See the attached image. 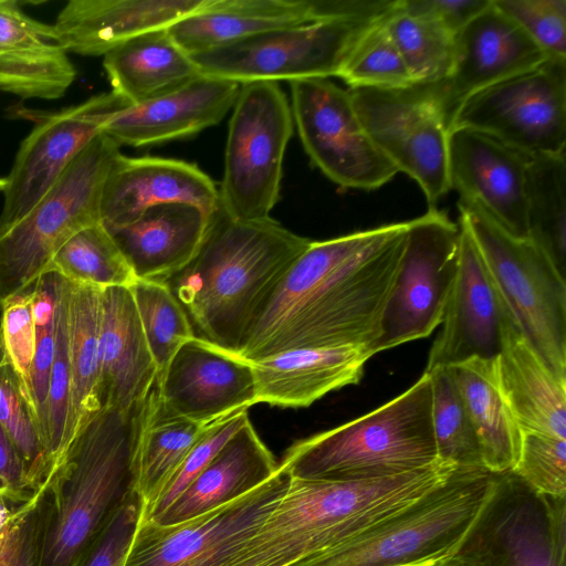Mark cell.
Returning <instances> with one entry per match:
<instances>
[{"instance_id":"obj_36","label":"cell","mask_w":566,"mask_h":566,"mask_svg":"<svg viewBox=\"0 0 566 566\" xmlns=\"http://www.w3.org/2000/svg\"><path fill=\"white\" fill-rule=\"evenodd\" d=\"M528 238L566 277V154L530 157L525 176Z\"/></svg>"},{"instance_id":"obj_15","label":"cell","mask_w":566,"mask_h":566,"mask_svg":"<svg viewBox=\"0 0 566 566\" xmlns=\"http://www.w3.org/2000/svg\"><path fill=\"white\" fill-rule=\"evenodd\" d=\"M291 109L314 166L344 189L375 190L398 172L364 128L348 90L328 78L290 83Z\"/></svg>"},{"instance_id":"obj_17","label":"cell","mask_w":566,"mask_h":566,"mask_svg":"<svg viewBox=\"0 0 566 566\" xmlns=\"http://www.w3.org/2000/svg\"><path fill=\"white\" fill-rule=\"evenodd\" d=\"M129 105L111 91L42 116L21 143L7 177L0 234L25 217L106 123Z\"/></svg>"},{"instance_id":"obj_5","label":"cell","mask_w":566,"mask_h":566,"mask_svg":"<svg viewBox=\"0 0 566 566\" xmlns=\"http://www.w3.org/2000/svg\"><path fill=\"white\" fill-rule=\"evenodd\" d=\"M428 373L406 391L349 422L294 442L280 465L293 479L366 481L438 460Z\"/></svg>"},{"instance_id":"obj_52","label":"cell","mask_w":566,"mask_h":566,"mask_svg":"<svg viewBox=\"0 0 566 566\" xmlns=\"http://www.w3.org/2000/svg\"><path fill=\"white\" fill-rule=\"evenodd\" d=\"M492 0H405L412 9L434 15L457 34Z\"/></svg>"},{"instance_id":"obj_54","label":"cell","mask_w":566,"mask_h":566,"mask_svg":"<svg viewBox=\"0 0 566 566\" xmlns=\"http://www.w3.org/2000/svg\"><path fill=\"white\" fill-rule=\"evenodd\" d=\"M436 566H473V565H471L467 560L453 555V556L440 562Z\"/></svg>"},{"instance_id":"obj_11","label":"cell","mask_w":566,"mask_h":566,"mask_svg":"<svg viewBox=\"0 0 566 566\" xmlns=\"http://www.w3.org/2000/svg\"><path fill=\"white\" fill-rule=\"evenodd\" d=\"M454 556L473 566H566V496L539 493L512 470L495 473Z\"/></svg>"},{"instance_id":"obj_23","label":"cell","mask_w":566,"mask_h":566,"mask_svg":"<svg viewBox=\"0 0 566 566\" xmlns=\"http://www.w3.org/2000/svg\"><path fill=\"white\" fill-rule=\"evenodd\" d=\"M241 85L199 74L176 90L116 113L103 133L119 147L185 138L219 124L233 108Z\"/></svg>"},{"instance_id":"obj_19","label":"cell","mask_w":566,"mask_h":566,"mask_svg":"<svg viewBox=\"0 0 566 566\" xmlns=\"http://www.w3.org/2000/svg\"><path fill=\"white\" fill-rule=\"evenodd\" d=\"M461 227L458 271L449 296L442 329L436 337L426 371L471 358H496L504 327L513 316L467 227Z\"/></svg>"},{"instance_id":"obj_31","label":"cell","mask_w":566,"mask_h":566,"mask_svg":"<svg viewBox=\"0 0 566 566\" xmlns=\"http://www.w3.org/2000/svg\"><path fill=\"white\" fill-rule=\"evenodd\" d=\"M496 359L502 391L521 430L566 439V381L548 369L513 316Z\"/></svg>"},{"instance_id":"obj_50","label":"cell","mask_w":566,"mask_h":566,"mask_svg":"<svg viewBox=\"0 0 566 566\" xmlns=\"http://www.w3.org/2000/svg\"><path fill=\"white\" fill-rule=\"evenodd\" d=\"M0 310L2 313L0 332L4 345L28 391V379L35 349L32 286L6 300L0 305Z\"/></svg>"},{"instance_id":"obj_27","label":"cell","mask_w":566,"mask_h":566,"mask_svg":"<svg viewBox=\"0 0 566 566\" xmlns=\"http://www.w3.org/2000/svg\"><path fill=\"white\" fill-rule=\"evenodd\" d=\"M76 75L53 25L0 0V91L22 98L56 99Z\"/></svg>"},{"instance_id":"obj_32","label":"cell","mask_w":566,"mask_h":566,"mask_svg":"<svg viewBox=\"0 0 566 566\" xmlns=\"http://www.w3.org/2000/svg\"><path fill=\"white\" fill-rule=\"evenodd\" d=\"M496 358L475 357L449 369L479 438L484 467L501 473L517 463L522 430L502 391Z\"/></svg>"},{"instance_id":"obj_28","label":"cell","mask_w":566,"mask_h":566,"mask_svg":"<svg viewBox=\"0 0 566 566\" xmlns=\"http://www.w3.org/2000/svg\"><path fill=\"white\" fill-rule=\"evenodd\" d=\"M373 356L367 347L340 346L290 349L249 361L256 403L308 407L333 390L358 384Z\"/></svg>"},{"instance_id":"obj_22","label":"cell","mask_w":566,"mask_h":566,"mask_svg":"<svg viewBox=\"0 0 566 566\" xmlns=\"http://www.w3.org/2000/svg\"><path fill=\"white\" fill-rule=\"evenodd\" d=\"M170 202L195 205L213 213L219 209V190L195 164L119 153L103 184L101 220L108 230L122 228L148 209Z\"/></svg>"},{"instance_id":"obj_7","label":"cell","mask_w":566,"mask_h":566,"mask_svg":"<svg viewBox=\"0 0 566 566\" xmlns=\"http://www.w3.org/2000/svg\"><path fill=\"white\" fill-rule=\"evenodd\" d=\"M119 153L106 134L97 135L29 213L0 234V305L31 289L72 235L102 222L103 184Z\"/></svg>"},{"instance_id":"obj_3","label":"cell","mask_w":566,"mask_h":566,"mask_svg":"<svg viewBox=\"0 0 566 566\" xmlns=\"http://www.w3.org/2000/svg\"><path fill=\"white\" fill-rule=\"evenodd\" d=\"M455 469L437 461L378 480L291 478L284 495L227 566H292L420 497Z\"/></svg>"},{"instance_id":"obj_49","label":"cell","mask_w":566,"mask_h":566,"mask_svg":"<svg viewBox=\"0 0 566 566\" xmlns=\"http://www.w3.org/2000/svg\"><path fill=\"white\" fill-rule=\"evenodd\" d=\"M143 513V499L134 491L111 515L72 566H124Z\"/></svg>"},{"instance_id":"obj_12","label":"cell","mask_w":566,"mask_h":566,"mask_svg":"<svg viewBox=\"0 0 566 566\" xmlns=\"http://www.w3.org/2000/svg\"><path fill=\"white\" fill-rule=\"evenodd\" d=\"M461 227L437 208L408 221L403 253L373 355L426 338L442 323L455 280Z\"/></svg>"},{"instance_id":"obj_40","label":"cell","mask_w":566,"mask_h":566,"mask_svg":"<svg viewBox=\"0 0 566 566\" xmlns=\"http://www.w3.org/2000/svg\"><path fill=\"white\" fill-rule=\"evenodd\" d=\"M424 373L431 378L438 460L457 468H485L479 438L449 367L438 366Z\"/></svg>"},{"instance_id":"obj_9","label":"cell","mask_w":566,"mask_h":566,"mask_svg":"<svg viewBox=\"0 0 566 566\" xmlns=\"http://www.w3.org/2000/svg\"><path fill=\"white\" fill-rule=\"evenodd\" d=\"M293 127L291 104L279 83L241 85L229 120L218 188L219 207L228 217L239 221L271 218Z\"/></svg>"},{"instance_id":"obj_38","label":"cell","mask_w":566,"mask_h":566,"mask_svg":"<svg viewBox=\"0 0 566 566\" xmlns=\"http://www.w3.org/2000/svg\"><path fill=\"white\" fill-rule=\"evenodd\" d=\"M98 287H130L137 280L130 264L101 222L72 235L54 254L44 273Z\"/></svg>"},{"instance_id":"obj_30","label":"cell","mask_w":566,"mask_h":566,"mask_svg":"<svg viewBox=\"0 0 566 566\" xmlns=\"http://www.w3.org/2000/svg\"><path fill=\"white\" fill-rule=\"evenodd\" d=\"M213 213L170 202L148 209L125 227L107 230L137 279L165 282L195 256Z\"/></svg>"},{"instance_id":"obj_16","label":"cell","mask_w":566,"mask_h":566,"mask_svg":"<svg viewBox=\"0 0 566 566\" xmlns=\"http://www.w3.org/2000/svg\"><path fill=\"white\" fill-rule=\"evenodd\" d=\"M280 465L263 484L198 517L161 526L140 521L124 566H227L284 495Z\"/></svg>"},{"instance_id":"obj_33","label":"cell","mask_w":566,"mask_h":566,"mask_svg":"<svg viewBox=\"0 0 566 566\" xmlns=\"http://www.w3.org/2000/svg\"><path fill=\"white\" fill-rule=\"evenodd\" d=\"M112 92L139 104L178 88L199 75L191 56L168 29L135 36L104 55Z\"/></svg>"},{"instance_id":"obj_2","label":"cell","mask_w":566,"mask_h":566,"mask_svg":"<svg viewBox=\"0 0 566 566\" xmlns=\"http://www.w3.org/2000/svg\"><path fill=\"white\" fill-rule=\"evenodd\" d=\"M311 241L272 217L239 221L219 207L195 256L163 283L197 338L237 355L261 306Z\"/></svg>"},{"instance_id":"obj_44","label":"cell","mask_w":566,"mask_h":566,"mask_svg":"<svg viewBox=\"0 0 566 566\" xmlns=\"http://www.w3.org/2000/svg\"><path fill=\"white\" fill-rule=\"evenodd\" d=\"M69 295L70 281L64 279L57 307L55 353L50 374L43 430V443L50 478L63 458L64 433L70 401Z\"/></svg>"},{"instance_id":"obj_51","label":"cell","mask_w":566,"mask_h":566,"mask_svg":"<svg viewBox=\"0 0 566 566\" xmlns=\"http://www.w3.org/2000/svg\"><path fill=\"white\" fill-rule=\"evenodd\" d=\"M36 492L29 484L23 462L13 441L0 423V499L11 506H19Z\"/></svg>"},{"instance_id":"obj_35","label":"cell","mask_w":566,"mask_h":566,"mask_svg":"<svg viewBox=\"0 0 566 566\" xmlns=\"http://www.w3.org/2000/svg\"><path fill=\"white\" fill-rule=\"evenodd\" d=\"M212 423H198L167 411L159 399L157 379L140 406L134 453L135 491L143 499L144 513Z\"/></svg>"},{"instance_id":"obj_4","label":"cell","mask_w":566,"mask_h":566,"mask_svg":"<svg viewBox=\"0 0 566 566\" xmlns=\"http://www.w3.org/2000/svg\"><path fill=\"white\" fill-rule=\"evenodd\" d=\"M143 401L127 411L102 408L69 447L46 483L49 514L40 566H72L135 491Z\"/></svg>"},{"instance_id":"obj_45","label":"cell","mask_w":566,"mask_h":566,"mask_svg":"<svg viewBox=\"0 0 566 566\" xmlns=\"http://www.w3.org/2000/svg\"><path fill=\"white\" fill-rule=\"evenodd\" d=\"M48 514V485L12 510L0 530V566H40Z\"/></svg>"},{"instance_id":"obj_20","label":"cell","mask_w":566,"mask_h":566,"mask_svg":"<svg viewBox=\"0 0 566 566\" xmlns=\"http://www.w3.org/2000/svg\"><path fill=\"white\" fill-rule=\"evenodd\" d=\"M158 395L167 411L202 424L256 405L251 364L197 337L159 374Z\"/></svg>"},{"instance_id":"obj_18","label":"cell","mask_w":566,"mask_h":566,"mask_svg":"<svg viewBox=\"0 0 566 566\" xmlns=\"http://www.w3.org/2000/svg\"><path fill=\"white\" fill-rule=\"evenodd\" d=\"M530 156L468 127L449 130L448 179L472 207L515 238H528L525 176Z\"/></svg>"},{"instance_id":"obj_8","label":"cell","mask_w":566,"mask_h":566,"mask_svg":"<svg viewBox=\"0 0 566 566\" xmlns=\"http://www.w3.org/2000/svg\"><path fill=\"white\" fill-rule=\"evenodd\" d=\"M458 207L526 340L566 381V277L532 239L509 234L475 208Z\"/></svg>"},{"instance_id":"obj_21","label":"cell","mask_w":566,"mask_h":566,"mask_svg":"<svg viewBox=\"0 0 566 566\" xmlns=\"http://www.w3.org/2000/svg\"><path fill=\"white\" fill-rule=\"evenodd\" d=\"M549 56L492 0L457 34L448 76L428 85L436 93L450 126L455 109L469 96L534 69Z\"/></svg>"},{"instance_id":"obj_26","label":"cell","mask_w":566,"mask_h":566,"mask_svg":"<svg viewBox=\"0 0 566 566\" xmlns=\"http://www.w3.org/2000/svg\"><path fill=\"white\" fill-rule=\"evenodd\" d=\"M99 359L102 408L132 409L158 379L129 287L101 292Z\"/></svg>"},{"instance_id":"obj_46","label":"cell","mask_w":566,"mask_h":566,"mask_svg":"<svg viewBox=\"0 0 566 566\" xmlns=\"http://www.w3.org/2000/svg\"><path fill=\"white\" fill-rule=\"evenodd\" d=\"M512 471L539 493L566 496V439L522 431L520 455Z\"/></svg>"},{"instance_id":"obj_14","label":"cell","mask_w":566,"mask_h":566,"mask_svg":"<svg viewBox=\"0 0 566 566\" xmlns=\"http://www.w3.org/2000/svg\"><path fill=\"white\" fill-rule=\"evenodd\" d=\"M486 133L530 156L566 150V59L549 56L534 69L488 86L464 99L449 130Z\"/></svg>"},{"instance_id":"obj_6","label":"cell","mask_w":566,"mask_h":566,"mask_svg":"<svg viewBox=\"0 0 566 566\" xmlns=\"http://www.w3.org/2000/svg\"><path fill=\"white\" fill-rule=\"evenodd\" d=\"M494 481L485 468H457L420 497L292 566H436L454 555Z\"/></svg>"},{"instance_id":"obj_29","label":"cell","mask_w":566,"mask_h":566,"mask_svg":"<svg viewBox=\"0 0 566 566\" xmlns=\"http://www.w3.org/2000/svg\"><path fill=\"white\" fill-rule=\"evenodd\" d=\"M280 468L250 419L221 447L186 490L148 521L178 524L228 504L266 482Z\"/></svg>"},{"instance_id":"obj_37","label":"cell","mask_w":566,"mask_h":566,"mask_svg":"<svg viewBox=\"0 0 566 566\" xmlns=\"http://www.w3.org/2000/svg\"><path fill=\"white\" fill-rule=\"evenodd\" d=\"M384 25L416 84H434L448 76L457 33L440 19L395 0Z\"/></svg>"},{"instance_id":"obj_47","label":"cell","mask_w":566,"mask_h":566,"mask_svg":"<svg viewBox=\"0 0 566 566\" xmlns=\"http://www.w3.org/2000/svg\"><path fill=\"white\" fill-rule=\"evenodd\" d=\"M249 419L248 410H240L213 422L189 451L157 501L143 514L140 521H150L163 513L207 467L229 438Z\"/></svg>"},{"instance_id":"obj_53","label":"cell","mask_w":566,"mask_h":566,"mask_svg":"<svg viewBox=\"0 0 566 566\" xmlns=\"http://www.w3.org/2000/svg\"><path fill=\"white\" fill-rule=\"evenodd\" d=\"M14 507L15 506H11L4 500L0 499V530L6 524L8 517L10 516Z\"/></svg>"},{"instance_id":"obj_34","label":"cell","mask_w":566,"mask_h":566,"mask_svg":"<svg viewBox=\"0 0 566 566\" xmlns=\"http://www.w3.org/2000/svg\"><path fill=\"white\" fill-rule=\"evenodd\" d=\"M101 292L98 287L70 281L67 305L70 401L63 457L83 428L102 410Z\"/></svg>"},{"instance_id":"obj_48","label":"cell","mask_w":566,"mask_h":566,"mask_svg":"<svg viewBox=\"0 0 566 566\" xmlns=\"http://www.w3.org/2000/svg\"><path fill=\"white\" fill-rule=\"evenodd\" d=\"M538 46L566 59V0H493Z\"/></svg>"},{"instance_id":"obj_39","label":"cell","mask_w":566,"mask_h":566,"mask_svg":"<svg viewBox=\"0 0 566 566\" xmlns=\"http://www.w3.org/2000/svg\"><path fill=\"white\" fill-rule=\"evenodd\" d=\"M0 423L13 441L31 489L50 479L41 430L27 388L14 368L0 332Z\"/></svg>"},{"instance_id":"obj_42","label":"cell","mask_w":566,"mask_h":566,"mask_svg":"<svg viewBox=\"0 0 566 566\" xmlns=\"http://www.w3.org/2000/svg\"><path fill=\"white\" fill-rule=\"evenodd\" d=\"M385 15L361 34L338 73L350 88H405L416 84L384 25Z\"/></svg>"},{"instance_id":"obj_10","label":"cell","mask_w":566,"mask_h":566,"mask_svg":"<svg viewBox=\"0 0 566 566\" xmlns=\"http://www.w3.org/2000/svg\"><path fill=\"white\" fill-rule=\"evenodd\" d=\"M384 15L323 19L232 42L191 59L200 74L240 85L338 76L358 39Z\"/></svg>"},{"instance_id":"obj_55","label":"cell","mask_w":566,"mask_h":566,"mask_svg":"<svg viewBox=\"0 0 566 566\" xmlns=\"http://www.w3.org/2000/svg\"><path fill=\"white\" fill-rule=\"evenodd\" d=\"M7 186V177H0V192H3Z\"/></svg>"},{"instance_id":"obj_43","label":"cell","mask_w":566,"mask_h":566,"mask_svg":"<svg viewBox=\"0 0 566 566\" xmlns=\"http://www.w3.org/2000/svg\"><path fill=\"white\" fill-rule=\"evenodd\" d=\"M63 280L60 274L48 272L39 276L32 285L35 349L28 379V391L42 439L50 374L55 353L57 307Z\"/></svg>"},{"instance_id":"obj_13","label":"cell","mask_w":566,"mask_h":566,"mask_svg":"<svg viewBox=\"0 0 566 566\" xmlns=\"http://www.w3.org/2000/svg\"><path fill=\"white\" fill-rule=\"evenodd\" d=\"M357 115L379 150L420 186L429 208L450 190L449 123L428 84L348 90Z\"/></svg>"},{"instance_id":"obj_24","label":"cell","mask_w":566,"mask_h":566,"mask_svg":"<svg viewBox=\"0 0 566 566\" xmlns=\"http://www.w3.org/2000/svg\"><path fill=\"white\" fill-rule=\"evenodd\" d=\"M206 0H70L53 28L67 52L105 55L140 34L169 29Z\"/></svg>"},{"instance_id":"obj_1","label":"cell","mask_w":566,"mask_h":566,"mask_svg":"<svg viewBox=\"0 0 566 566\" xmlns=\"http://www.w3.org/2000/svg\"><path fill=\"white\" fill-rule=\"evenodd\" d=\"M407 231L403 221L311 241L261 306L237 356L253 361L298 348L370 350Z\"/></svg>"},{"instance_id":"obj_41","label":"cell","mask_w":566,"mask_h":566,"mask_svg":"<svg viewBox=\"0 0 566 566\" xmlns=\"http://www.w3.org/2000/svg\"><path fill=\"white\" fill-rule=\"evenodd\" d=\"M159 374L187 340L196 337L189 318L169 287L137 279L129 287Z\"/></svg>"},{"instance_id":"obj_25","label":"cell","mask_w":566,"mask_h":566,"mask_svg":"<svg viewBox=\"0 0 566 566\" xmlns=\"http://www.w3.org/2000/svg\"><path fill=\"white\" fill-rule=\"evenodd\" d=\"M340 17L335 0H206L168 29L190 56L265 32Z\"/></svg>"}]
</instances>
